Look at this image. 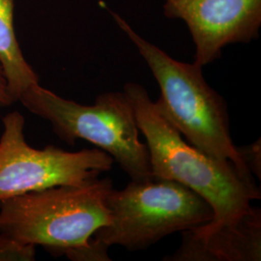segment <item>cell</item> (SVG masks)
I'll list each match as a JSON object with an SVG mask.
<instances>
[{"mask_svg": "<svg viewBox=\"0 0 261 261\" xmlns=\"http://www.w3.org/2000/svg\"><path fill=\"white\" fill-rule=\"evenodd\" d=\"M123 91L146 139L152 177L175 181L201 196L214 213L204 226L237 224L252 211V200L260 198L253 178L244 176L230 161L209 156L184 140L142 85L129 83Z\"/></svg>", "mask_w": 261, "mask_h": 261, "instance_id": "obj_1", "label": "cell"}, {"mask_svg": "<svg viewBox=\"0 0 261 261\" xmlns=\"http://www.w3.org/2000/svg\"><path fill=\"white\" fill-rule=\"evenodd\" d=\"M109 12L147 63L161 89L159 102L187 141L209 156L230 161L244 176L253 178L231 140L226 103L207 84L203 67L172 58L139 35L120 15Z\"/></svg>", "mask_w": 261, "mask_h": 261, "instance_id": "obj_2", "label": "cell"}, {"mask_svg": "<svg viewBox=\"0 0 261 261\" xmlns=\"http://www.w3.org/2000/svg\"><path fill=\"white\" fill-rule=\"evenodd\" d=\"M112 189L111 178H95L0 200V234L56 255L85 247L111 223L107 199Z\"/></svg>", "mask_w": 261, "mask_h": 261, "instance_id": "obj_3", "label": "cell"}, {"mask_svg": "<svg viewBox=\"0 0 261 261\" xmlns=\"http://www.w3.org/2000/svg\"><path fill=\"white\" fill-rule=\"evenodd\" d=\"M18 102L49 122L67 144L86 140L110 154L133 181L153 179L148 148L140 141L135 112L124 91L100 94L94 105L84 106L37 84L21 94Z\"/></svg>", "mask_w": 261, "mask_h": 261, "instance_id": "obj_4", "label": "cell"}, {"mask_svg": "<svg viewBox=\"0 0 261 261\" xmlns=\"http://www.w3.org/2000/svg\"><path fill=\"white\" fill-rule=\"evenodd\" d=\"M107 204L111 223L92 239L109 248L143 251L170 234L209 223L213 209L191 189L170 180L130 181L121 191L112 189Z\"/></svg>", "mask_w": 261, "mask_h": 261, "instance_id": "obj_5", "label": "cell"}, {"mask_svg": "<svg viewBox=\"0 0 261 261\" xmlns=\"http://www.w3.org/2000/svg\"><path fill=\"white\" fill-rule=\"evenodd\" d=\"M0 138V200L51 187L80 185L111 170L114 160L106 151L77 152L48 145L29 146L24 137V117L6 114Z\"/></svg>", "mask_w": 261, "mask_h": 261, "instance_id": "obj_6", "label": "cell"}, {"mask_svg": "<svg viewBox=\"0 0 261 261\" xmlns=\"http://www.w3.org/2000/svg\"><path fill=\"white\" fill-rule=\"evenodd\" d=\"M165 16L185 21L193 38L195 62L204 67L224 47L258 38L261 0H165Z\"/></svg>", "mask_w": 261, "mask_h": 261, "instance_id": "obj_7", "label": "cell"}, {"mask_svg": "<svg viewBox=\"0 0 261 261\" xmlns=\"http://www.w3.org/2000/svg\"><path fill=\"white\" fill-rule=\"evenodd\" d=\"M177 251L164 260L259 261L261 212L253 207L240 222L208 228L203 224L186 229Z\"/></svg>", "mask_w": 261, "mask_h": 261, "instance_id": "obj_8", "label": "cell"}, {"mask_svg": "<svg viewBox=\"0 0 261 261\" xmlns=\"http://www.w3.org/2000/svg\"><path fill=\"white\" fill-rule=\"evenodd\" d=\"M0 62L15 103L39 77L19 47L14 28V0H0Z\"/></svg>", "mask_w": 261, "mask_h": 261, "instance_id": "obj_9", "label": "cell"}, {"mask_svg": "<svg viewBox=\"0 0 261 261\" xmlns=\"http://www.w3.org/2000/svg\"><path fill=\"white\" fill-rule=\"evenodd\" d=\"M35 246L23 245L0 234V260H34Z\"/></svg>", "mask_w": 261, "mask_h": 261, "instance_id": "obj_10", "label": "cell"}, {"mask_svg": "<svg viewBox=\"0 0 261 261\" xmlns=\"http://www.w3.org/2000/svg\"><path fill=\"white\" fill-rule=\"evenodd\" d=\"M240 158L248 170L257 176L261 177V141L260 139L254 141L250 145L237 147Z\"/></svg>", "mask_w": 261, "mask_h": 261, "instance_id": "obj_11", "label": "cell"}, {"mask_svg": "<svg viewBox=\"0 0 261 261\" xmlns=\"http://www.w3.org/2000/svg\"><path fill=\"white\" fill-rule=\"evenodd\" d=\"M13 103H15V101L10 93L4 69L0 62V108L8 107Z\"/></svg>", "mask_w": 261, "mask_h": 261, "instance_id": "obj_12", "label": "cell"}]
</instances>
